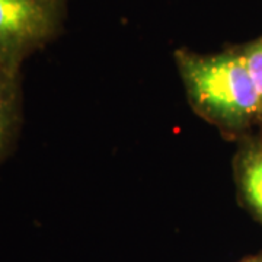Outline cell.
Masks as SVG:
<instances>
[{
  "mask_svg": "<svg viewBox=\"0 0 262 262\" xmlns=\"http://www.w3.org/2000/svg\"><path fill=\"white\" fill-rule=\"evenodd\" d=\"M245 64L248 67V72L251 75L255 89L259 96L261 103V125H262V35L253 41H249L244 46H239Z\"/></svg>",
  "mask_w": 262,
  "mask_h": 262,
  "instance_id": "5b68a950",
  "label": "cell"
},
{
  "mask_svg": "<svg viewBox=\"0 0 262 262\" xmlns=\"http://www.w3.org/2000/svg\"><path fill=\"white\" fill-rule=\"evenodd\" d=\"M234 178L245 207L262 225V137H245L234 158Z\"/></svg>",
  "mask_w": 262,
  "mask_h": 262,
  "instance_id": "3957f363",
  "label": "cell"
},
{
  "mask_svg": "<svg viewBox=\"0 0 262 262\" xmlns=\"http://www.w3.org/2000/svg\"><path fill=\"white\" fill-rule=\"evenodd\" d=\"M24 121L20 73L0 69V165L9 158Z\"/></svg>",
  "mask_w": 262,
  "mask_h": 262,
  "instance_id": "277c9868",
  "label": "cell"
},
{
  "mask_svg": "<svg viewBox=\"0 0 262 262\" xmlns=\"http://www.w3.org/2000/svg\"><path fill=\"white\" fill-rule=\"evenodd\" d=\"M239 262H262V253H258V255H252V256H248L242 261Z\"/></svg>",
  "mask_w": 262,
  "mask_h": 262,
  "instance_id": "8992f818",
  "label": "cell"
},
{
  "mask_svg": "<svg viewBox=\"0 0 262 262\" xmlns=\"http://www.w3.org/2000/svg\"><path fill=\"white\" fill-rule=\"evenodd\" d=\"M70 0H0V69L20 73L25 60L63 31Z\"/></svg>",
  "mask_w": 262,
  "mask_h": 262,
  "instance_id": "7a4b0ae2",
  "label": "cell"
},
{
  "mask_svg": "<svg viewBox=\"0 0 262 262\" xmlns=\"http://www.w3.org/2000/svg\"><path fill=\"white\" fill-rule=\"evenodd\" d=\"M175 61L189 105L226 137L245 139L261 125V103L241 47L214 54L181 48Z\"/></svg>",
  "mask_w": 262,
  "mask_h": 262,
  "instance_id": "6da1fadb",
  "label": "cell"
}]
</instances>
